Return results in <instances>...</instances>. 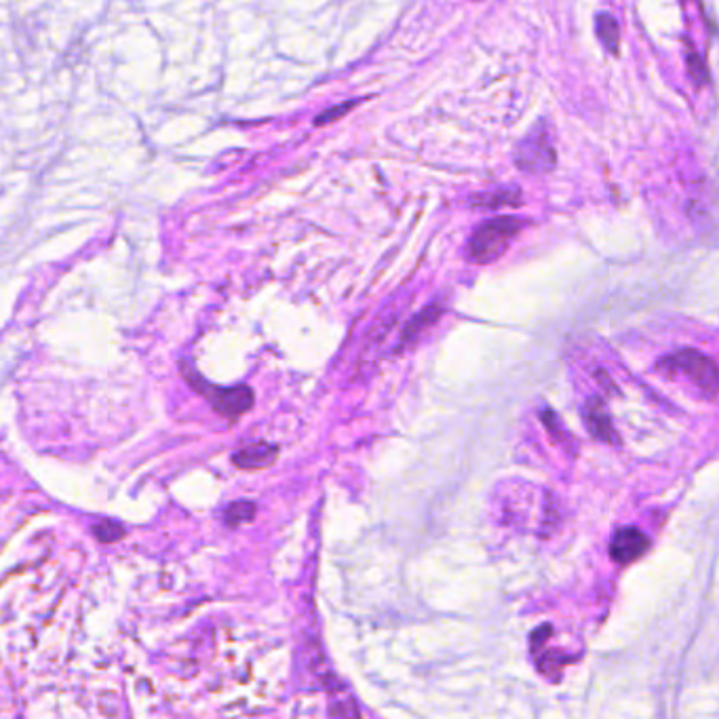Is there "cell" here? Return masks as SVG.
Returning a JSON list of instances; mask_svg holds the SVG:
<instances>
[{"mask_svg": "<svg viewBox=\"0 0 719 719\" xmlns=\"http://www.w3.org/2000/svg\"><path fill=\"white\" fill-rule=\"evenodd\" d=\"M275 458H277V450L272 448V445L258 443L237 454L235 462L241 466V469H262V466L270 464Z\"/></svg>", "mask_w": 719, "mask_h": 719, "instance_id": "obj_8", "label": "cell"}, {"mask_svg": "<svg viewBox=\"0 0 719 719\" xmlns=\"http://www.w3.org/2000/svg\"><path fill=\"white\" fill-rule=\"evenodd\" d=\"M650 547L644 532L637 528H620L610 542V557L618 566H627L644 555Z\"/></svg>", "mask_w": 719, "mask_h": 719, "instance_id": "obj_4", "label": "cell"}, {"mask_svg": "<svg viewBox=\"0 0 719 719\" xmlns=\"http://www.w3.org/2000/svg\"><path fill=\"white\" fill-rule=\"evenodd\" d=\"M355 104H357V102H344V104H340V106H336V108H329V110H325V112L319 116V119L315 121V125H327V123H334V121H338L342 114H346L348 110L355 108Z\"/></svg>", "mask_w": 719, "mask_h": 719, "instance_id": "obj_12", "label": "cell"}, {"mask_svg": "<svg viewBox=\"0 0 719 719\" xmlns=\"http://www.w3.org/2000/svg\"><path fill=\"white\" fill-rule=\"evenodd\" d=\"M515 165L526 173H536V176H544L557 167L555 140L547 123H540L517 144Z\"/></svg>", "mask_w": 719, "mask_h": 719, "instance_id": "obj_3", "label": "cell"}, {"mask_svg": "<svg viewBox=\"0 0 719 719\" xmlns=\"http://www.w3.org/2000/svg\"><path fill=\"white\" fill-rule=\"evenodd\" d=\"M597 34L601 45L606 47L610 55H618L620 49V32L616 19L610 13H599L597 15Z\"/></svg>", "mask_w": 719, "mask_h": 719, "instance_id": "obj_9", "label": "cell"}, {"mask_svg": "<svg viewBox=\"0 0 719 719\" xmlns=\"http://www.w3.org/2000/svg\"><path fill=\"white\" fill-rule=\"evenodd\" d=\"M254 513H256V504H251V502H237V504H232V507L228 509L226 517H228L230 526H239V523H245V521H249L251 517H254Z\"/></svg>", "mask_w": 719, "mask_h": 719, "instance_id": "obj_10", "label": "cell"}, {"mask_svg": "<svg viewBox=\"0 0 719 719\" xmlns=\"http://www.w3.org/2000/svg\"><path fill=\"white\" fill-rule=\"evenodd\" d=\"M439 313H441V310H439L437 306H429L426 310H422V313H420L410 325H407L405 338H412L414 334H420V329H422L424 325H431V323L439 317Z\"/></svg>", "mask_w": 719, "mask_h": 719, "instance_id": "obj_11", "label": "cell"}, {"mask_svg": "<svg viewBox=\"0 0 719 719\" xmlns=\"http://www.w3.org/2000/svg\"><path fill=\"white\" fill-rule=\"evenodd\" d=\"M521 205L519 188H500L494 192H483L473 197V207L481 209H498V207H517Z\"/></svg>", "mask_w": 719, "mask_h": 719, "instance_id": "obj_7", "label": "cell"}, {"mask_svg": "<svg viewBox=\"0 0 719 719\" xmlns=\"http://www.w3.org/2000/svg\"><path fill=\"white\" fill-rule=\"evenodd\" d=\"M95 532H97V536H100V538L106 540V542H112V540H116V538H121V534H123L119 526H110V523H106V526L95 528Z\"/></svg>", "mask_w": 719, "mask_h": 719, "instance_id": "obj_14", "label": "cell"}, {"mask_svg": "<svg viewBox=\"0 0 719 719\" xmlns=\"http://www.w3.org/2000/svg\"><path fill=\"white\" fill-rule=\"evenodd\" d=\"M203 393H207V397L211 399L213 407L228 418L239 416L243 412H247L251 405H254V393L249 391L247 386H239V388H230V391H211V388H201Z\"/></svg>", "mask_w": 719, "mask_h": 719, "instance_id": "obj_5", "label": "cell"}, {"mask_svg": "<svg viewBox=\"0 0 719 719\" xmlns=\"http://www.w3.org/2000/svg\"><path fill=\"white\" fill-rule=\"evenodd\" d=\"M521 226L523 224L515 218H496L479 226L469 243L471 260L477 264H490L498 260L519 235Z\"/></svg>", "mask_w": 719, "mask_h": 719, "instance_id": "obj_1", "label": "cell"}, {"mask_svg": "<svg viewBox=\"0 0 719 719\" xmlns=\"http://www.w3.org/2000/svg\"><path fill=\"white\" fill-rule=\"evenodd\" d=\"M587 424H589V431L595 439L604 441V443H612V445L620 443L606 405L601 403L597 397L591 399L587 405Z\"/></svg>", "mask_w": 719, "mask_h": 719, "instance_id": "obj_6", "label": "cell"}, {"mask_svg": "<svg viewBox=\"0 0 719 719\" xmlns=\"http://www.w3.org/2000/svg\"><path fill=\"white\" fill-rule=\"evenodd\" d=\"M658 369L665 372L667 376L673 374H686L688 378H692L701 391L707 395L709 401H715L717 397V386H719V374H717V365L711 357L692 351V348H686V351H679L671 357H665L658 361Z\"/></svg>", "mask_w": 719, "mask_h": 719, "instance_id": "obj_2", "label": "cell"}, {"mask_svg": "<svg viewBox=\"0 0 719 719\" xmlns=\"http://www.w3.org/2000/svg\"><path fill=\"white\" fill-rule=\"evenodd\" d=\"M688 62H690V74L694 76V79H696V83L698 85H703V83H707V72H705V64H703V60H698V57L694 55V51L690 49V53H688Z\"/></svg>", "mask_w": 719, "mask_h": 719, "instance_id": "obj_13", "label": "cell"}]
</instances>
